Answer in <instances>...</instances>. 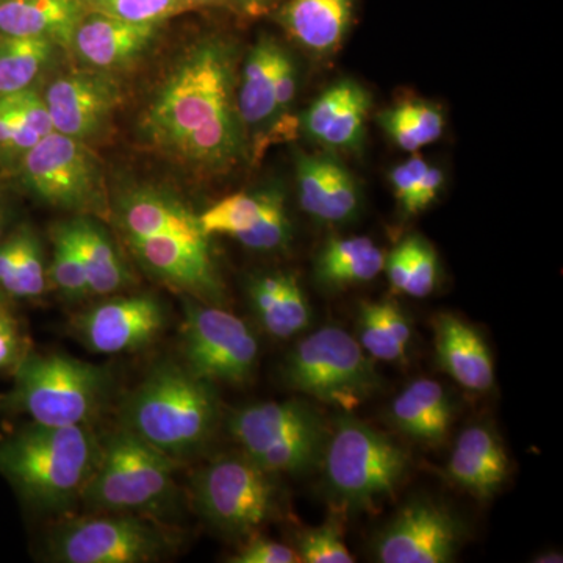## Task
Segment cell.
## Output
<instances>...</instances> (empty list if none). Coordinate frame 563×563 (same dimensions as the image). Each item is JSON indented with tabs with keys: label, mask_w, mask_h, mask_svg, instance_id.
<instances>
[{
	"label": "cell",
	"mask_w": 563,
	"mask_h": 563,
	"mask_svg": "<svg viewBox=\"0 0 563 563\" xmlns=\"http://www.w3.org/2000/svg\"><path fill=\"white\" fill-rule=\"evenodd\" d=\"M291 235L290 220L279 190H266L261 220L251 231L236 236L243 246L254 251H276L288 243Z\"/></svg>",
	"instance_id": "836d02e7"
},
{
	"label": "cell",
	"mask_w": 563,
	"mask_h": 563,
	"mask_svg": "<svg viewBox=\"0 0 563 563\" xmlns=\"http://www.w3.org/2000/svg\"><path fill=\"white\" fill-rule=\"evenodd\" d=\"M229 432L255 465L269 474H307L321 465L329 432L302 401H265L236 410Z\"/></svg>",
	"instance_id": "8992f818"
},
{
	"label": "cell",
	"mask_w": 563,
	"mask_h": 563,
	"mask_svg": "<svg viewBox=\"0 0 563 563\" xmlns=\"http://www.w3.org/2000/svg\"><path fill=\"white\" fill-rule=\"evenodd\" d=\"M46 269L38 239L31 229H21V252L10 295L16 298H38L46 290Z\"/></svg>",
	"instance_id": "74e56055"
},
{
	"label": "cell",
	"mask_w": 563,
	"mask_h": 563,
	"mask_svg": "<svg viewBox=\"0 0 563 563\" xmlns=\"http://www.w3.org/2000/svg\"><path fill=\"white\" fill-rule=\"evenodd\" d=\"M52 242H54V261H52L51 274L55 287L69 299H81L91 295L84 263L62 224L55 225L52 231Z\"/></svg>",
	"instance_id": "d590c367"
},
{
	"label": "cell",
	"mask_w": 563,
	"mask_h": 563,
	"mask_svg": "<svg viewBox=\"0 0 563 563\" xmlns=\"http://www.w3.org/2000/svg\"><path fill=\"white\" fill-rule=\"evenodd\" d=\"M406 242L410 257V280L406 295L426 298L435 290L439 282V257L432 244L420 235L409 236Z\"/></svg>",
	"instance_id": "f35d334b"
},
{
	"label": "cell",
	"mask_w": 563,
	"mask_h": 563,
	"mask_svg": "<svg viewBox=\"0 0 563 563\" xmlns=\"http://www.w3.org/2000/svg\"><path fill=\"white\" fill-rule=\"evenodd\" d=\"M463 526L446 507L432 501L404 506L374 543L383 563H448L459 553Z\"/></svg>",
	"instance_id": "4fadbf2b"
},
{
	"label": "cell",
	"mask_w": 563,
	"mask_h": 563,
	"mask_svg": "<svg viewBox=\"0 0 563 563\" xmlns=\"http://www.w3.org/2000/svg\"><path fill=\"white\" fill-rule=\"evenodd\" d=\"M0 440H2V437H0Z\"/></svg>",
	"instance_id": "11a10c76"
},
{
	"label": "cell",
	"mask_w": 563,
	"mask_h": 563,
	"mask_svg": "<svg viewBox=\"0 0 563 563\" xmlns=\"http://www.w3.org/2000/svg\"><path fill=\"white\" fill-rule=\"evenodd\" d=\"M299 203L307 214L328 224L357 217L362 195L357 181L342 163L328 155H299L296 161Z\"/></svg>",
	"instance_id": "ac0fdd59"
},
{
	"label": "cell",
	"mask_w": 563,
	"mask_h": 563,
	"mask_svg": "<svg viewBox=\"0 0 563 563\" xmlns=\"http://www.w3.org/2000/svg\"><path fill=\"white\" fill-rule=\"evenodd\" d=\"M87 3L91 10L136 24L158 25L190 10L185 0H87Z\"/></svg>",
	"instance_id": "8d00e7d4"
},
{
	"label": "cell",
	"mask_w": 563,
	"mask_h": 563,
	"mask_svg": "<svg viewBox=\"0 0 563 563\" xmlns=\"http://www.w3.org/2000/svg\"><path fill=\"white\" fill-rule=\"evenodd\" d=\"M155 32V24H136L90 9L77 24L70 49L91 68L117 69L136 60L151 46Z\"/></svg>",
	"instance_id": "d6986e66"
},
{
	"label": "cell",
	"mask_w": 563,
	"mask_h": 563,
	"mask_svg": "<svg viewBox=\"0 0 563 563\" xmlns=\"http://www.w3.org/2000/svg\"><path fill=\"white\" fill-rule=\"evenodd\" d=\"M88 426H44L0 440V474L41 512L66 514L79 503L101 459Z\"/></svg>",
	"instance_id": "7a4b0ae2"
},
{
	"label": "cell",
	"mask_w": 563,
	"mask_h": 563,
	"mask_svg": "<svg viewBox=\"0 0 563 563\" xmlns=\"http://www.w3.org/2000/svg\"><path fill=\"white\" fill-rule=\"evenodd\" d=\"M282 47L273 38H262L252 47L242 74L236 110L242 124L251 131H261L276 124L277 110L274 99V74ZM272 128V129H273Z\"/></svg>",
	"instance_id": "83f0119b"
},
{
	"label": "cell",
	"mask_w": 563,
	"mask_h": 563,
	"mask_svg": "<svg viewBox=\"0 0 563 563\" xmlns=\"http://www.w3.org/2000/svg\"><path fill=\"white\" fill-rule=\"evenodd\" d=\"M454 406L450 393L433 379L413 380L390 404L393 424L417 442H442L453 424Z\"/></svg>",
	"instance_id": "cb8c5ba5"
},
{
	"label": "cell",
	"mask_w": 563,
	"mask_h": 563,
	"mask_svg": "<svg viewBox=\"0 0 563 563\" xmlns=\"http://www.w3.org/2000/svg\"><path fill=\"white\" fill-rule=\"evenodd\" d=\"M110 390L102 366L63 354H31L16 363L13 398L44 426H88Z\"/></svg>",
	"instance_id": "ba28073f"
},
{
	"label": "cell",
	"mask_w": 563,
	"mask_h": 563,
	"mask_svg": "<svg viewBox=\"0 0 563 563\" xmlns=\"http://www.w3.org/2000/svg\"><path fill=\"white\" fill-rule=\"evenodd\" d=\"M21 335L16 322L5 309H0V369L20 362Z\"/></svg>",
	"instance_id": "ee69618b"
},
{
	"label": "cell",
	"mask_w": 563,
	"mask_h": 563,
	"mask_svg": "<svg viewBox=\"0 0 563 563\" xmlns=\"http://www.w3.org/2000/svg\"><path fill=\"white\" fill-rule=\"evenodd\" d=\"M369 109L372 98L361 84L339 80L303 111L299 129L325 150H357L365 135Z\"/></svg>",
	"instance_id": "e0dca14e"
},
{
	"label": "cell",
	"mask_w": 563,
	"mask_h": 563,
	"mask_svg": "<svg viewBox=\"0 0 563 563\" xmlns=\"http://www.w3.org/2000/svg\"><path fill=\"white\" fill-rule=\"evenodd\" d=\"M321 466L333 501L361 512L395 493L409 472L410 455L390 437L344 413L329 433Z\"/></svg>",
	"instance_id": "277c9868"
},
{
	"label": "cell",
	"mask_w": 563,
	"mask_h": 563,
	"mask_svg": "<svg viewBox=\"0 0 563 563\" xmlns=\"http://www.w3.org/2000/svg\"><path fill=\"white\" fill-rule=\"evenodd\" d=\"M62 225L84 263L91 292L111 295L129 284L128 269L101 225L85 217Z\"/></svg>",
	"instance_id": "f1b7e54d"
},
{
	"label": "cell",
	"mask_w": 563,
	"mask_h": 563,
	"mask_svg": "<svg viewBox=\"0 0 563 563\" xmlns=\"http://www.w3.org/2000/svg\"><path fill=\"white\" fill-rule=\"evenodd\" d=\"M21 173L25 187L52 207L80 213L103 207L101 166L84 141L51 132L25 152Z\"/></svg>",
	"instance_id": "8fae6325"
},
{
	"label": "cell",
	"mask_w": 563,
	"mask_h": 563,
	"mask_svg": "<svg viewBox=\"0 0 563 563\" xmlns=\"http://www.w3.org/2000/svg\"><path fill=\"white\" fill-rule=\"evenodd\" d=\"M120 99L117 81L101 70L58 77L44 96L54 131L80 141L102 132Z\"/></svg>",
	"instance_id": "2e32d148"
},
{
	"label": "cell",
	"mask_w": 563,
	"mask_h": 563,
	"mask_svg": "<svg viewBox=\"0 0 563 563\" xmlns=\"http://www.w3.org/2000/svg\"><path fill=\"white\" fill-rule=\"evenodd\" d=\"M563 561L562 554L558 553H544L542 555H539V558L536 559V562L539 563H561Z\"/></svg>",
	"instance_id": "f907efd6"
},
{
	"label": "cell",
	"mask_w": 563,
	"mask_h": 563,
	"mask_svg": "<svg viewBox=\"0 0 563 563\" xmlns=\"http://www.w3.org/2000/svg\"><path fill=\"white\" fill-rule=\"evenodd\" d=\"M129 246L141 265L158 279L207 303L224 299L209 239L190 240L174 235L128 236Z\"/></svg>",
	"instance_id": "5bb4252c"
},
{
	"label": "cell",
	"mask_w": 563,
	"mask_h": 563,
	"mask_svg": "<svg viewBox=\"0 0 563 563\" xmlns=\"http://www.w3.org/2000/svg\"><path fill=\"white\" fill-rule=\"evenodd\" d=\"M20 252L21 231L11 235L5 243L0 244V285H2L3 290L9 292L11 287H13Z\"/></svg>",
	"instance_id": "f6af8a7d"
},
{
	"label": "cell",
	"mask_w": 563,
	"mask_h": 563,
	"mask_svg": "<svg viewBox=\"0 0 563 563\" xmlns=\"http://www.w3.org/2000/svg\"><path fill=\"white\" fill-rule=\"evenodd\" d=\"M292 390L342 409L361 407L383 387L374 358L358 340L336 325H325L302 340L285 363Z\"/></svg>",
	"instance_id": "52a82bcc"
},
{
	"label": "cell",
	"mask_w": 563,
	"mask_h": 563,
	"mask_svg": "<svg viewBox=\"0 0 563 563\" xmlns=\"http://www.w3.org/2000/svg\"><path fill=\"white\" fill-rule=\"evenodd\" d=\"M428 168L429 163L424 158L420 155H413L409 161L395 166L390 176H388L396 201L401 206L406 217H413L415 214L418 188H420L422 176H424Z\"/></svg>",
	"instance_id": "ab89813d"
},
{
	"label": "cell",
	"mask_w": 563,
	"mask_h": 563,
	"mask_svg": "<svg viewBox=\"0 0 563 563\" xmlns=\"http://www.w3.org/2000/svg\"><path fill=\"white\" fill-rule=\"evenodd\" d=\"M2 307H3V306H2V299H0V309H2Z\"/></svg>",
	"instance_id": "f5cc1de1"
},
{
	"label": "cell",
	"mask_w": 563,
	"mask_h": 563,
	"mask_svg": "<svg viewBox=\"0 0 563 563\" xmlns=\"http://www.w3.org/2000/svg\"><path fill=\"white\" fill-rule=\"evenodd\" d=\"M266 191L236 192L222 201L214 203L209 210L199 217L202 231L207 235L221 233L233 239L242 233L251 231L261 220L263 207H265Z\"/></svg>",
	"instance_id": "d6a6232c"
},
{
	"label": "cell",
	"mask_w": 563,
	"mask_h": 563,
	"mask_svg": "<svg viewBox=\"0 0 563 563\" xmlns=\"http://www.w3.org/2000/svg\"><path fill=\"white\" fill-rule=\"evenodd\" d=\"M118 221L125 236L174 235L207 240L199 217L179 199L155 188L129 191L118 206Z\"/></svg>",
	"instance_id": "603a6c76"
},
{
	"label": "cell",
	"mask_w": 563,
	"mask_h": 563,
	"mask_svg": "<svg viewBox=\"0 0 563 563\" xmlns=\"http://www.w3.org/2000/svg\"><path fill=\"white\" fill-rule=\"evenodd\" d=\"M242 129L232 52L218 40L203 41L181 58L144 118L154 146L201 172H224L239 161Z\"/></svg>",
	"instance_id": "6da1fadb"
},
{
	"label": "cell",
	"mask_w": 563,
	"mask_h": 563,
	"mask_svg": "<svg viewBox=\"0 0 563 563\" xmlns=\"http://www.w3.org/2000/svg\"><path fill=\"white\" fill-rule=\"evenodd\" d=\"M0 2H3V0H0Z\"/></svg>",
	"instance_id": "db71d44e"
},
{
	"label": "cell",
	"mask_w": 563,
	"mask_h": 563,
	"mask_svg": "<svg viewBox=\"0 0 563 563\" xmlns=\"http://www.w3.org/2000/svg\"><path fill=\"white\" fill-rule=\"evenodd\" d=\"M379 122L396 146L412 154L442 139L444 131L442 109L420 99L396 103L379 114Z\"/></svg>",
	"instance_id": "4dcf8cb0"
},
{
	"label": "cell",
	"mask_w": 563,
	"mask_h": 563,
	"mask_svg": "<svg viewBox=\"0 0 563 563\" xmlns=\"http://www.w3.org/2000/svg\"><path fill=\"white\" fill-rule=\"evenodd\" d=\"M299 561L303 563H352L354 555L347 550L342 528L335 518L317 528L299 533L295 544Z\"/></svg>",
	"instance_id": "e575fe53"
},
{
	"label": "cell",
	"mask_w": 563,
	"mask_h": 563,
	"mask_svg": "<svg viewBox=\"0 0 563 563\" xmlns=\"http://www.w3.org/2000/svg\"><path fill=\"white\" fill-rule=\"evenodd\" d=\"M437 361L466 390L484 393L495 385V363L483 335L457 314L435 321Z\"/></svg>",
	"instance_id": "44dd1931"
},
{
	"label": "cell",
	"mask_w": 563,
	"mask_h": 563,
	"mask_svg": "<svg viewBox=\"0 0 563 563\" xmlns=\"http://www.w3.org/2000/svg\"><path fill=\"white\" fill-rule=\"evenodd\" d=\"M218 418L213 385L173 363L147 374L122 407V429L174 461L199 453Z\"/></svg>",
	"instance_id": "3957f363"
},
{
	"label": "cell",
	"mask_w": 563,
	"mask_h": 563,
	"mask_svg": "<svg viewBox=\"0 0 563 563\" xmlns=\"http://www.w3.org/2000/svg\"><path fill=\"white\" fill-rule=\"evenodd\" d=\"M233 563H299L295 548L265 537H252L231 559Z\"/></svg>",
	"instance_id": "7bdbcfd3"
},
{
	"label": "cell",
	"mask_w": 563,
	"mask_h": 563,
	"mask_svg": "<svg viewBox=\"0 0 563 563\" xmlns=\"http://www.w3.org/2000/svg\"><path fill=\"white\" fill-rule=\"evenodd\" d=\"M357 329L358 343L374 361H402L412 342V324L395 302H363Z\"/></svg>",
	"instance_id": "f546056e"
},
{
	"label": "cell",
	"mask_w": 563,
	"mask_h": 563,
	"mask_svg": "<svg viewBox=\"0 0 563 563\" xmlns=\"http://www.w3.org/2000/svg\"><path fill=\"white\" fill-rule=\"evenodd\" d=\"M88 10L87 0H3L0 33L47 38L70 47L77 24Z\"/></svg>",
	"instance_id": "d4e9b609"
},
{
	"label": "cell",
	"mask_w": 563,
	"mask_h": 563,
	"mask_svg": "<svg viewBox=\"0 0 563 563\" xmlns=\"http://www.w3.org/2000/svg\"><path fill=\"white\" fill-rule=\"evenodd\" d=\"M7 103L16 111L22 121L38 133L41 139L54 132L52 125L49 110H47L46 101L41 98L38 92L25 88V90L11 92V95L2 96Z\"/></svg>",
	"instance_id": "60d3db41"
},
{
	"label": "cell",
	"mask_w": 563,
	"mask_h": 563,
	"mask_svg": "<svg viewBox=\"0 0 563 563\" xmlns=\"http://www.w3.org/2000/svg\"><path fill=\"white\" fill-rule=\"evenodd\" d=\"M172 533L136 514H102L58 525L47 536L46 554L60 563H146L176 547Z\"/></svg>",
	"instance_id": "9c48e42d"
},
{
	"label": "cell",
	"mask_w": 563,
	"mask_h": 563,
	"mask_svg": "<svg viewBox=\"0 0 563 563\" xmlns=\"http://www.w3.org/2000/svg\"><path fill=\"white\" fill-rule=\"evenodd\" d=\"M54 41L36 36L0 40V96L31 88L54 55Z\"/></svg>",
	"instance_id": "1f68e13d"
},
{
	"label": "cell",
	"mask_w": 563,
	"mask_h": 563,
	"mask_svg": "<svg viewBox=\"0 0 563 563\" xmlns=\"http://www.w3.org/2000/svg\"><path fill=\"white\" fill-rule=\"evenodd\" d=\"M0 232H2V211H0Z\"/></svg>",
	"instance_id": "816d5d0a"
},
{
	"label": "cell",
	"mask_w": 563,
	"mask_h": 563,
	"mask_svg": "<svg viewBox=\"0 0 563 563\" xmlns=\"http://www.w3.org/2000/svg\"><path fill=\"white\" fill-rule=\"evenodd\" d=\"M385 254L368 236H335L314 261V279L328 290L372 282L384 272Z\"/></svg>",
	"instance_id": "4316f807"
},
{
	"label": "cell",
	"mask_w": 563,
	"mask_h": 563,
	"mask_svg": "<svg viewBox=\"0 0 563 563\" xmlns=\"http://www.w3.org/2000/svg\"><path fill=\"white\" fill-rule=\"evenodd\" d=\"M258 352L257 336L242 318L209 303L185 306L184 355L196 376L242 385L254 374Z\"/></svg>",
	"instance_id": "7c38bea8"
},
{
	"label": "cell",
	"mask_w": 563,
	"mask_h": 563,
	"mask_svg": "<svg viewBox=\"0 0 563 563\" xmlns=\"http://www.w3.org/2000/svg\"><path fill=\"white\" fill-rule=\"evenodd\" d=\"M199 514L229 536H247L268 523L279 509L273 474L246 455L209 463L192 481Z\"/></svg>",
	"instance_id": "30bf717a"
},
{
	"label": "cell",
	"mask_w": 563,
	"mask_h": 563,
	"mask_svg": "<svg viewBox=\"0 0 563 563\" xmlns=\"http://www.w3.org/2000/svg\"><path fill=\"white\" fill-rule=\"evenodd\" d=\"M14 114L9 103L0 98V150L13 151Z\"/></svg>",
	"instance_id": "7dc6e473"
},
{
	"label": "cell",
	"mask_w": 563,
	"mask_h": 563,
	"mask_svg": "<svg viewBox=\"0 0 563 563\" xmlns=\"http://www.w3.org/2000/svg\"><path fill=\"white\" fill-rule=\"evenodd\" d=\"M222 2H224V0H185L188 9H196V7L220 5Z\"/></svg>",
	"instance_id": "681fc988"
},
{
	"label": "cell",
	"mask_w": 563,
	"mask_h": 563,
	"mask_svg": "<svg viewBox=\"0 0 563 563\" xmlns=\"http://www.w3.org/2000/svg\"><path fill=\"white\" fill-rule=\"evenodd\" d=\"M252 309L263 329L276 339H290L309 328L312 309L292 274L273 273L251 284Z\"/></svg>",
	"instance_id": "484cf974"
},
{
	"label": "cell",
	"mask_w": 563,
	"mask_h": 563,
	"mask_svg": "<svg viewBox=\"0 0 563 563\" xmlns=\"http://www.w3.org/2000/svg\"><path fill=\"white\" fill-rule=\"evenodd\" d=\"M444 184V174L442 169L437 166L429 165L426 169L424 176H422L420 188H418L417 202H415V214L421 213L435 202L442 192Z\"/></svg>",
	"instance_id": "bcb514c9"
},
{
	"label": "cell",
	"mask_w": 563,
	"mask_h": 563,
	"mask_svg": "<svg viewBox=\"0 0 563 563\" xmlns=\"http://www.w3.org/2000/svg\"><path fill=\"white\" fill-rule=\"evenodd\" d=\"M176 470L177 461L121 429L102 444L80 501L92 514H157L173 499Z\"/></svg>",
	"instance_id": "5b68a950"
},
{
	"label": "cell",
	"mask_w": 563,
	"mask_h": 563,
	"mask_svg": "<svg viewBox=\"0 0 563 563\" xmlns=\"http://www.w3.org/2000/svg\"><path fill=\"white\" fill-rule=\"evenodd\" d=\"M166 314L152 296L114 298L77 318V332L88 350L99 354L141 350L161 335Z\"/></svg>",
	"instance_id": "9a60e30c"
},
{
	"label": "cell",
	"mask_w": 563,
	"mask_h": 563,
	"mask_svg": "<svg viewBox=\"0 0 563 563\" xmlns=\"http://www.w3.org/2000/svg\"><path fill=\"white\" fill-rule=\"evenodd\" d=\"M448 476L474 498L487 501L509 476V457L496 432L488 426L463 429L451 451Z\"/></svg>",
	"instance_id": "ffe728a7"
},
{
	"label": "cell",
	"mask_w": 563,
	"mask_h": 563,
	"mask_svg": "<svg viewBox=\"0 0 563 563\" xmlns=\"http://www.w3.org/2000/svg\"><path fill=\"white\" fill-rule=\"evenodd\" d=\"M296 90H298V76H296L295 63L287 52L280 49L277 55L276 74H274V99H276L277 110V121L274 128L282 122L290 121L288 111L295 101Z\"/></svg>",
	"instance_id": "b9f144b4"
},
{
	"label": "cell",
	"mask_w": 563,
	"mask_h": 563,
	"mask_svg": "<svg viewBox=\"0 0 563 563\" xmlns=\"http://www.w3.org/2000/svg\"><path fill=\"white\" fill-rule=\"evenodd\" d=\"M352 14L354 0H288L277 21L302 49L329 57L342 47Z\"/></svg>",
	"instance_id": "7402d4cb"
},
{
	"label": "cell",
	"mask_w": 563,
	"mask_h": 563,
	"mask_svg": "<svg viewBox=\"0 0 563 563\" xmlns=\"http://www.w3.org/2000/svg\"><path fill=\"white\" fill-rule=\"evenodd\" d=\"M244 13L258 14L268 9L274 0H231Z\"/></svg>",
	"instance_id": "c3c4849f"
}]
</instances>
